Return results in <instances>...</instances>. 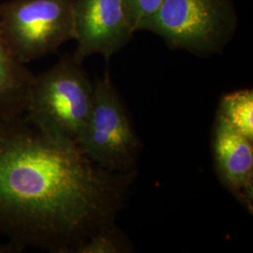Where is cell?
<instances>
[{
    "instance_id": "obj_1",
    "label": "cell",
    "mask_w": 253,
    "mask_h": 253,
    "mask_svg": "<svg viewBox=\"0 0 253 253\" xmlns=\"http://www.w3.org/2000/svg\"><path fill=\"white\" fill-rule=\"evenodd\" d=\"M136 174L101 168L25 117L0 123V234L25 248L76 253L116 225Z\"/></svg>"
},
{
    "instance_id": "obj_2",
    "label": "cell",
    "mask_w": 253,
    "mask_h": 253,
    "mask_svg": "<svg viewBox=\"0 0 253 253\" xmlns=\"http://www.w3.org/2000/svg\"><path fill=\"white\" fill-rule=\"evenodd\" d=\"M95 84L83 61L66 54L52 68L35 75L25 118L41 133L77 145L90 114Z\"/></svg>"
},
{
    "instance_id": "obj_3",
    "label": "cell",
    "mask_w": 253,
    "mask_h": 253,
    "mask_svg": "<svg viewBox=\"0 0 253 253\" xmlns=\"http://www.w3.org/2000/svg\"><path fill=\"white\" fill-rule=\"evenodd\" d=\"M236 23L231 0H164L145 30L162 37L172 49L206 56L224 49Z\"/></svg>"
},
{
    "instance_id": "obj_4",
    "label": "cell",
    "mask_w": 253,
    "mask_h": 253,
    "mask_svg": "<svg viewBox=\"0 0 253 253\" xmlns=\"http://www.w3.org/2000/svg\"><path fill=\"white\" fill-rule=\"evenodd\" d=\"M75 0H9L0 5V28L23 63L54 54L75 40Z\"/></svg>"
},
{
    "instance_id": "obj_5",
    "label": "cell",
    "mask_w": 253,
    "mask_h": 253,
    "mask_svg": "<svg viewBox=\"0 0 253 253\" xmlns=\"http://www.w3.org/2000/svg\"><path fill=\"white\" fill-rule=\"evenodd\" d=\"M77 146L103 169L137 173L141 143L108 72L95 83L93 105Z\"/></svg>"
},
{
    "instance_id": "obj_6",
    "label": "cell",
    "mask_w": 253,
    "mask_h": 253,
    "mask_svg": "<svg viewBox=\"0 0 253 253\" xmlns=\"http://www.w3.org/2000/svg\"><path fill=\"white\" fill-rule=\"evenodd\" d=\"M73 55L79 60L101 54L108 61L135 33L128 24L121 0H75Z\"/></svg>"
},
{
    "instance_id": "obj_7",
    "label": "cell",
    "mask_w": 253,
    "mask_h": 253,
    "mask_svg": "<svg viewBox=\"0 0 253 253\" xmlns=\"http://www.w3.org/2000/svg\"><path fill=\"white\" fill-rule=\"evenodd\" d=\"M212 149L221 184L251 214L253 211V143L218 113L214 121Z\"/></svg>"
},
{
    "instance_id": "obj_8",
    "label": "cell",
    "mask_w": 253,
    "mask_h": 253,
    "mask_svg": "<svg viewBox=\"0 0 253 253\" xmlns=\"http://www.w3.org/2000/svg\"><path fill=\"white\" fill-rule=\"evenodd\" d=\"M35 74L12 53L0 28V123L25 117Z\"/></svg>"
},
{
    "instance_id": "obj_9",
    "label": "cell",
    "mask_w": 253,
    "mask_h": 253,
    "mask_svg": "<svg viewBox=\"0 0 253 253\" xmlns=\"http://www.w3.org/2000/svg\"><path fill=\"white\" fill-rule=\"evenodd\" d=\"M217 113L253 143V91L240 89L225 94Z\"/></svg>"
},
{
    "instance_id": "obj_10",
    "label": "cell",
    "mask_w": 253,
    "mask_h": 253,
    "mask_svg": "<svg viewBox=\"0 0 253 253\" xmlns=\"http://www.w3.org/2000/svg\"><path fill=\"white\" fill-rule=\"evenodd\" d=\"M130 246L116 225L100 230L82 245L76 253H128Z\"/></svg>"
},
{
    "instance_id": "obj_11",
    "label": "cell",
    "mask_w": 253,
    "mask_h": 253,
    "mask_svg": "<svg viewBox=\"0 0 253 253\" xmlns=\"http://www.w3.org/2000/svg\"><path fill=\"white\" fill-rule=\"evenodd\" d=\"M164 0H121L128 24L133 31L145 30Z\"/></svg>"
}]
</instances>
